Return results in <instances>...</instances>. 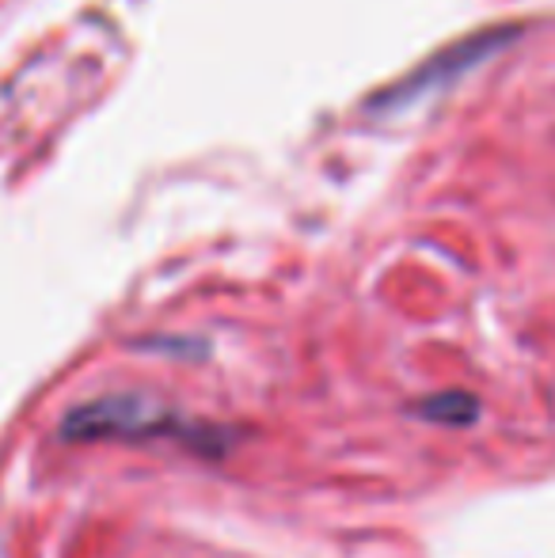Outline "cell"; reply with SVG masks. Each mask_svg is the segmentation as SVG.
<instances>
[{"label": "cell", "instance_id": "1", "mask_svg": "<svg viewBox=\"0 0 555 558\" xmlns=\"http://www.w3.org/2000/svg\"><path fill=\"white\" fill-rule=\"evenodd\" d=\"M164 429H179L171 411H160V407L130 396L81 407L65 422V437H145L164 434Z\"/></svg>", "mask_w": 555, "mask_h": 558}]
</instances>
